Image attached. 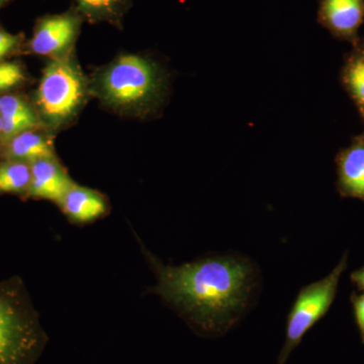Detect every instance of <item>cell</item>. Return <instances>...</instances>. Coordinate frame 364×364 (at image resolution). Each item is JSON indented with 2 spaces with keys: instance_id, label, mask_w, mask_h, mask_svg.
Masks as SVG:
<instances>
[{
  "instance_id": "obj_1",
  "label": "cell",
  "mask_w": 364,
  "mask_h": 364,
  "mask_svg": "<svg viewBox=\"0 0 364 364\" xmlns=\"http://www.w3.org/2000/svg\"><path fill=\"white\" fill-rule=\"evenodd\" d=\"M150 260L158 279L154 293L208 334L226 331L238 320L256 284L255 267L243 257L214 256L181 267Z\"/></svg>"
},
{
  "instance_id": "obj_2",
  "label": "cell",
  "mask_w": 364,
  "mask_h": 364,
  "mask_svg": "<svg viewBox=\"0 0 364 364\" xmlns=\"http://www.w3.org/2000/svg\"><path fill=\"white\" fill-rule=\"evenodd\" d=\"M98 91L105 102L124 109H140L161 97L163 76L156 64L142 57H119L100 74Z\"/></svg>"
},
{
  "instance_id": "obj_3",
  "label": "cell",
  "mask_w": 364,
  "mask_h": 364,
  "mask_svg": "<svg viewBox=\"0 0 364 364\" xmlns=\"http://www.w3.org/2000/svg\"><path fill=\"white\" fill-rule=\"evenodd\" d=\"M347 265L348 253L345 252L327 277L299 289L287 316L286 342L277 364H286L289 354L301 343L306 333L329 312Z\"/></svg>"
},
{
  "instance_id": "obj_4",
  "label": "cell",
  "mask_w": 364,
  "mask_h": 364,
  "mask_svg": "<svg viewBox=\"0 0 364 364\" xmlns=\"http://www.w3.org/2000/svg\"><path fill=\"white\" fill-rule=\"evenodd\" d=\"M85 95L82 73L71 59L60 56L46 67L37 92V105L46 121L56 127L77 112Z\"/></svg>"
},
{
  "instance_id": "obj_5",
  "label": "cell",
  "mask_w": 364,
  "mask_h": 364,
  "mask_svg": "<svg viewBox=\"0 0 364 364\" xmlns=\"http://www.w3.org/2000/svg\"><path fill=\"white\" fill-rule=\"evenodd\" d=\"M47 336L18 299L0 293V364H33Z\"/></svg>"
},
{
  "instance_id": "obj_6",
  "label": "cell",
  "mask_w": 364,
  "mask_h": 364,
  "mask_svg": "<svg viewBox=\"0 0 364 364\" xmlns=\"http://www.w3.org/2000/svg\"><path fill=\"white\" fill-rule=\"evenodd\" d=\"M317 21L335 39L353 45L364 23V0H320Z\"/></svg>"
},
{
  "instance_id": "obj_7",
  "label": "cell",
  "mask_w": 364,
  "mask_h": 364,
  "mask_svg": "<svg viewBox=\"0 0 364 364\" xmlns=\"http://www.w3.org/2000/svg\"><path fill=\"white\" fill-rule=\"evenodd\" d=\"M80 23V16L74 13L46 16L38 23L31 49L36 54L60 57L73 45Z\"/></svg>"
},
{
  "instance_id": "obj_8",
  "label": "cell",
  "mask_w": 364,
  "mask_h": 364,
  "mask_svg": "<svg viewBox=\"0 0 364 364\" xmlns=\"http://www.w3.org/2000/svg\"><path fill=\"white\" fill-rule=\"evenodd\" d=\"M336 189L343 198L364 202V131L351 139L335 157Z\"/></svg>"
},
{
  "instance_id": "obj_9",
  "label": "cell",
  "mask_w": 364,
  "mask_h": 364,
  "mask_svg": "<svg viewBox=\"0 0 364 364\" xmlns=\"http://www.w3.org/2000/svg\"><path fill=\"white\" fill-rule=\"evenodd\" d=\"M32 181L28 193L36 198L59 203L74 182L55 157L41 158L31 163Z\"/></svg>"
},
{
  "instance_id": "obj_10",
  "label": "cell",
  "mask_w": 364,
  "mask_h": 364,
  "mask_svg": "<svg viewBox=\"0 0 364 364\" xmlns=\"http://www.w3.org/2000/svg\"><path fill=\"white\" fill-rule=\"evenodd\" d=\"M64 214L77 224H86L104 217L107 203L102 193L74 184L58 203Z\"/></svg>"
},
{
  "instance_id": "obj_11",
  "label": "cell",
  "mask_w": 364,
  "mask_h": 364,
  "mask_svg": "<svg viewBox=\"0 0 364 364\" xmlns=\"http://www.w3.org/2000/svg\"><path fill=\"white\" fill-rule=\"evenodd\" d=\"M340 83L353 102L364 126V36L351 45L340 69Z\"/></svg>"
},
{
  "instance_id": "obj_12",
  "label": "cell",
  "mask_w": 364,
  "mask_h": 364,
  "mask_svg": "<svg viewBox=\"0 0 364 364\" xmlns=\"http://www.w3.org/2000/svg\"><path fill=\"white\" fill-rule=\"evenodd\" d=\"M0 117L2 131L0 139L9 142L14 136L23 132L39 128L41 122L25 100L14 95H4L0 97Z\"/></svg>"
},
{
  "instance_id": "obj_13",
  "label": "cell",
  "mask_w": 364,
  "mask_h": 364,
  "mask_svg": "<svg viewBox=\"0 0 364 364\" xmlns=\"http://www.w3.org/2000/svg\"><path fill=\"white\" fill-rule=\"evenodd\" d=\"M7 157L32 163L41 158L55 157L51 141L32 130L23 132L9 141Z\"/></svg>"
},
{
  "instance_id": "obj_14",
  "label": "cell",
  "mask_w": 364,
  "mask_h": 364,
  "mask_svg": "<svg viewBox=\"0 0 364 364\" xmlns=\"http://www.w3.org/2000/svg\"><path fill=\"white\" fill-rule=\"evenodd\" d=\"M31 181V163L9 159L0 164V193H14L28 191Z\"/></svg>"
},
{
  "instance_id": "obj_15",
  "label": "cell",
  "mask_w": 364,
  "mask_h": 364,
  "mask_svg": "<svg viewBox=\"0 0 364 364\" xmlns=\"http://www.w3.org/2000/svg\"><path fill=\"white\" fill-rule=\"evenodd\" d=\"M78 11L91 21H119L129 0H76Z\"/></svg>"
},
{
  "instance_id": "obj_16",
  "label": "cell",
  "mask_w": 364,
  "mask_h": 364,
  "mask_svg": "<svg viewBox=\"0 0 364 364\" xmlns=\"http://www.w3.org/2000/svg\"><path fill=\"white\" fill-rule=\"evenodd\" d=\"M23 69L16 63H0V92L16 87L25 81Z\"/></svg>"
},
{
  "instance_id": "obj_17",
  "label": "cell",
  "mask_w": 364,
  "mask_h": 364,
  "mask_svg": "<svg viewBox=\"0 0 364 364\" xmlns=\"http://www.w3.org/2000/svg\"><path fill=\"white\" fill-rule=\"evenodd\" d=\"M350 301L353 309L354 320L358 328L361 342L364 344V293L352 294Z\"/></svg>"
},
{
  "instance_id": "obj_18",
  "label": "cell",
  "mask_w": 364,
  "mask_h": 364,
  "mask_svg": "<svg viewBox=\"0 0 364 364\" xmlns=\"http://www.w3.org/2000/svg\"><path fill=\"white\" fill-rule=\"evenodd\" d=\"M18 43V38L16 36L0 30V60L4 58L9 52L13 51Z\"/></svg>"
},
{
  "instance_id": "obj_19",
  "label": "cell",
  "mask_w": 364,
  "mask_h": 364,
  "mask_svg": "<svg viewBox=\"0 0 364 364\" xmlns=\"http://www.w3.org/2000/svg\"><path fill=\"white\" fill-rule=\"evenodd\" d=\"M350 280L359 291L364 293V265L351 273Z\"/></svg>"
},
{
  "instance_id": "obj_20",
  "label": "cell",
  "mask_w": 364,
  "mask_h": 364,
  "mask_svg": "<svg viewBox=\"0 0 364 364\" xmlns=\"http://www.w3.org/2000/svg\"><path fill=\"white\" fill-rule=\"evenodd\" d=\"M1 131H2V122H1V117H0V135H1Z\"/></svg>"
},
{
  "instance_id": "obj_21",
  "label": "cell",
  "mask_w": 364,
  "mask_h": 364,
  "mask_svg": "<svg viewBox=\"0 0 364 364\" xmlns=\"http://www.w3.org/2000/svg\"><path fill=\"white\" fill-rule=\"evenodd\" d=\"M6 1H7V0H0V6H1L2 4H6Z\"/></svg>"
}]
</instances>
